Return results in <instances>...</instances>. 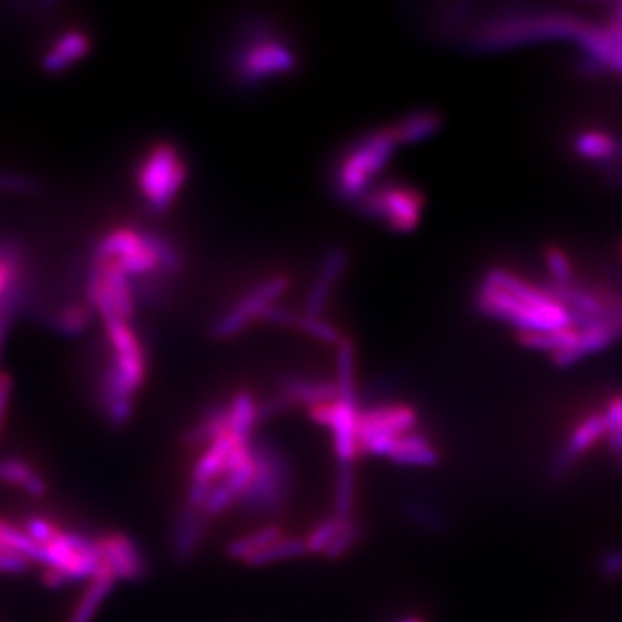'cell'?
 Returning a JSON list of instances; mask_svg holds the SVG:
<instances>
[{"instance_id":"obj_1","label":"cell","mask_w":622,"mask_h":622,"mask_svg":"<svg viewBox=\"0 0 622 622\" xmlns=\"http://www.w3.org/2000/svg\"><path fill=\"white\" fill-rule=\"evenodd\" d=\"M476 308L505 321L517 334L552 332L572 326V314L546 291L505 269L488 270L476 293Z\"/></svg>"},{"instance_id":"obj_2","label":"cell","mask_w":622,"mask_h":622,"mask_svg":"<svg viewBox=\"0 0 622 622\" xmlns=\"http://www.w3.org/2000/svg\"><path fill=\"white\" fill-rule=\"evenodd\" d=\"M102 318L113 354L102 373L97 397L109 426L123 427L132 417L133 400L144 382L145 357L129 320L117 314Z\"/></svg>"},{"instance_id":"obj_3","label":"cell","mask_w":622,"mask_h":622,"mask_svg":"<svg viewBox=\"0 0 622 622\" xmlns=\"http://www.w3.org/2000/svg\"><path fill=\"white\" fill-rule=\"evenodd\" d=\"M23 527L41 548L42 581L48 587H65L72 581H89L99 567L96 538L75 530H65L45 517L26 519Z\"/></svg>"},{"instance_id":"obj_4","label":"cell","mask_w":622,"mask_h":622,"mask_svg":"<svg viewBox=\"0 0 622 622\" xmlns=\"http://www.w3.org/2000/svg\"><path fill=\"white\" fill-rule=\"evenodd\" d=\"M585 21L558 17H500L481 21L466 35V45L478 53H494L533 42L572 39L581 32Z\"/></svg>"},{"instance_id":"obj_5","label":"cell","mask_w":622,"mask_h":622,"mask_svg":"<svg viewBox=\"0 0 622 622\" xmlns=\"http://www.w3.org/2000/svg\"><path fill=\"white\" fill-rule=\"evenodd\" d=\"M397 142L391 127L372 130L346 148L332 172V190L345 203L358 205L373 181L390 165Z\"/></svg>"},{"instance_id":"obj_6","label":"cell","mask_w":622,"mask_h":622,"mask_svg":"<svg viewBox=\"0 0 622 622\" xmlns=\"http://www.w3.org/2000/svg\"><path fill=\"white\" fill-rule=\"evenodd\" d=\"M296 66L293 45L273 32L266 21L249 24L232 56L233 78L244 87L290 75Z\"/></svg>"},{"instance_id":"obj_7","label":"cell","mask_w":622,"mask_h":622,"mask_svg":"<svg viewBox=\"0 0 622 622\" xmlns=\"http://www.w3.org/2000/svg\"><path fill=\"white\" fill-rule=\"evenodd\" d=\"M357 206L370 220L384 223L393 232L408 233L421 223L426 196L412 185L390 182L372 187Z\"/></svg>"},{"instance_id":"obj_8","label":"cell","mask_w":622,"mask_h":622,"mask_svg":"<svg viewBox=\"0 0 622 622\" xmlns=\"http://www.w3.org/2000/svg\"><path fill=\"white\" fill-rule=\"evenodd\" d=\"M187 181V166L170 142H160L149 151L139 170V189L149 208L161 214L181 193Z\"/></svg>"},{"instance_id":"obj_9","label":"cell","mask_w":622,"mask_h":622,"mask_svg":"<svg viewBox=\"0 0 622 622\" xmlns=\"http://www.w3.org/2000/svg\"><path fill=\"white\" fill-rule=\"evenodd\" d=\"M291 281L285 273H277L272 277L261 281L253 290L239 299L232 308L215 320L211 332L220 339L233 338L245 329L251 321L263 317L266 309L277 302L279 297L287 291Z\"/></svg>"},{"instance_id":"obj_10","label":"cell","mask_w":622,"mask_h":622,"mask_svg":"<svg viewBox=\"0 0 622 622\" xmlns=\"http://www.w3.org/2000/svg\"><path fill=\"white\" fill-rule=\"evenodd\" d=\"M99 567L97 572H105L118 581H137L144 576L148 564L144 554L129 534L109 531L96 536Z\"/></svg>"},{"instance_id":"obj_11","label":"cell","mask_w":622,"mask_h":622,"mask_svg":"<svg viewBox=\"0 0 622 622\" xmlns=\"http://www.w3.org/2000/svg\"><path fill=\"white\" fill-rule=\"evenodd\" d=\"M41 563V548L23 524L0 519V572L23 575Z\"/></svg>"},{"instance_id":"obj_12","label":"cell","mask_w":622,"mask_h":622,"mask_svg":"<svg viewBox=\"0 0 622 622\" xmlns=\"http://www.w3.org/2000/svg\"><path fill=\"white\" fill-rule=\"evenodd\" d=\"M575 42L582 56L599 63L605 72L622 73V26L615 21L603 26L585 24Z\"/></svg>"},{"instance_id":"obj_13","label":"cell","mask_w":622,"mask_h":622,"mask_svg":"<svg viewBox=\"0 0 622 622\" xmlns=\"http://www.w3.org/2000/svg\"><path fill=\"white\" fill-rule=\"evenodd\" d=\"M346 265H348V253H346V249L330 248L329 251H327L326 257L321 260L320 269H318L314 282L309 285L308 294H306V317L320 318L321 315H324L334 285L338 284Z\"/></svg>"},{"instance_id":"obj_14","label":"cell","mask_w":622,"mask_h":622,"mask_svg":"<svg viewBox=\"0 0 622 622\" xmlns=\"http://www.w3.org/2000/svg\"><path fill=\"white\" fill-rule=\"evenodd\" d=\"M0 484L14 488L32 498L47 494L48 482L41 470L23 457H0Z\"/></svg>"},{"instance_id":"obj_15","label":"cell","mask_w":622,"mask_h":622,"mask_svg":"<svg viewBox=\"0 0 622 622\" xmlns=\"http://www.w3.org/2000/svg\"><path fill=\"white\" fill-rule=\"evenodd\" d=\"M90 51V39L84 32L69 30L54 42L53 47L42 57V66L45 72H65L69 66L75 65L81 57L87 56Z\"/></svg>"},{"instance_id":"obj_16","label":"cell","mask_w":622,"mask_h":622,"mask_svg":"<svg viewBox=\"0 0 622 622\" xmlns=\"http://www.w3.org/2000/svg\"><path fill=\"white\" fill-rule=\"evenodd\" d=\"M443 117L434 109H417L397 121L393 130L394 139L400 144H417L427 141L441 130Z\"/></svg>"},{"instance_id":"obj_17","label":"cell","mask_w":622,"mask_h":622,"mask_svg":"<svg viewBox=\"0 0 622 622\" xmlns=\"http://www.w3.org/2000/svg\"><path fill=\"white\" fill-rule=\"evenodd\" d=\"M117 585V579L105 572H96L92 578L87 581L84 593L78 599L77 605L73 609L66 622H92L97 615V611L101 609L102 603L108 599L109 593Z\"/></svg>"},{"instance_id":"obj_18","label":"cell","mask_w":622,"mask_h":622,"mask_svg":"<svg viewBox=\"0 0 622 622\" xmlns=\"http://www.w3.org/2000/svg\"><path fill=\"white\" fill-rule=\"evenodd\" d=\"M572 149L581 160L599 163L600 166L615 156L619 142L611 133L600 132V130H585V132L575 137Z\"/></svg>"},{"instance_id":"obj_19","label":"cell","mask_w":622,"mask_h":622,"mask_svg":"<svg viewBox=\"0 0 622 622\" xmlns=\"http://www.w3.org/2000/svg\"><path fill=\"white\" fill-rule=\"evenodd\" d=\"M18 277H20V257H18L17 249H2L0 251V303L11 294L20 293Z\"/></svg>"},{"instance_id":"obj_20","label":"cell","mask_w":622,"mask_h":622,"mask_svg":"<svg viewBox=\"0 0 622 622\" xmlns=\"http://www.w3.org/2000/svg\"><path fill=\"white\" fill-rule=\"evenodd\" d=\"M545 265L550 273V284L569 285L575 282V266L564 249L557 245L546 249Z\"/></svg>"},{"instance_id":"obj_21","label":"cell","mask_w":622,"mask_h":622,"mask_svg":"<svg viewBox=\"0 0 622 622\" xmlns=\"http://www.w3.org/2000/svg\"><path fill=\"white\" fill-rule=\"evenodd\" d=\"M297 329H302L303 332L308 334L312 338L317 339V341L326 342V345H332L338 348L341 345L342 336L339 330L329 324V321L324 320V318L302 317L297 318L296 324Z\"/></svg>"},{"instance_id":"obj_22","label":"cell","mask_w":622,"mask_h":622,"mask_svg":"<svg viewBox=\"0 0 622 622\" xmlns=\"http://www.w3.org/2000/svg\"><path fill=\"white\" fill-rule=\"evenodd\" d=\"M145 241H148L151 253L156 258L157 266L166 272H177L181 269V254L166 239L154 236V233H145Z\"/></svg>"},{"instance_id":"obj_23","label":"cell","mask_w":622,"mask_h":622,"mask_svg":"<svg viewBox=\"0 0 622 622\" xmlns=\"http://www.w3.org/2000/svg\"><path fill=\"white\" fill-rule=\"evenodd\" d=\"M87 326H89V314L80 306H69L56 318L57 332L65 334L69 338L84 332Z\"/></svg>"},{"instance_id":"obj_24","label":"cell","mask_w":622,"mask_h":622,"mask_svg":"<svg viewBox=\"0 0 622 622\" xmlns=\"http://www.w3.org/2000/svg\"><path fill=\"white\" fill-rule=\"evenodd\" d=\"M39 189L33 178L24 177L21 173L0 170V193L32 194Z\"/></svg>"},{"instance_id":"obj_25","label":"cell","mask_w":622,"mask_h":622,"mask_svg":"<svg viewBox=\"0 0 622 622\" xmlns=\"http://www.w3.org/2000/svg\"><path fill=\"white\" fill-rule=\"evenodd\" d=\"M12 381L8 373L0 372V433H2V424H4L6 414H8L9 400H11Z\"/></svg>"},{"instance_id":"obj_26","label":"cell","mask_w":622,"mask_h":622,"mask_svg":"<svg viewBox=\"0 0 622 622\" xmlns=\"http://www.w3.org/2000/svg\"><path fill=\"white\" fill-rule=\"evenodd\" d=\"M614 21L619 24V26H622V4L618 6V12H615Z\"/></svg>"},{"instance_id":"obj_27","label":"cell","mask_w":622,"mask_h":622,"mask_svg":"<svg viewBox=\"0 0 622 622\" xmlns=\"http://www.w3.org/2000/svg\"><path fill=\"white\" fill-rule=\"evenodd\" d=\"M402 622H418V621H414V619H410V621H402Z\"/></svg>"}]
</instances>
